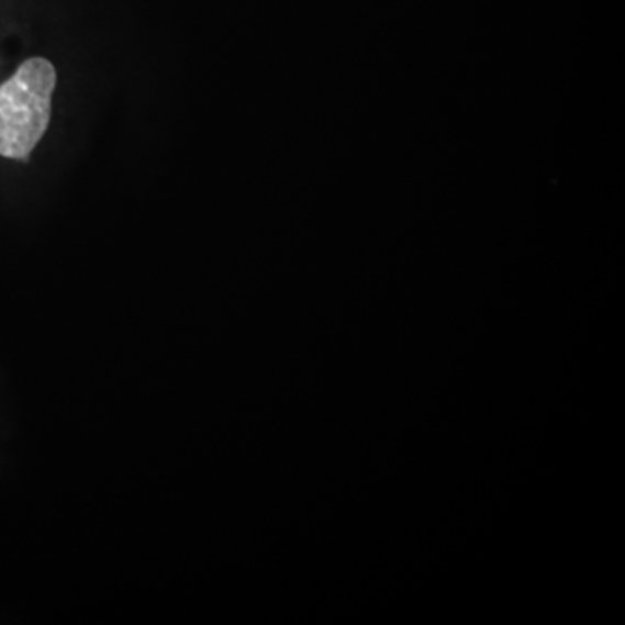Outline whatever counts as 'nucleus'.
Masks as SVG:
<instances>
[{
  "label": "nucleus",
  "instance_id": "1",
  "mask_svg": "<svg viewBox=\"0 0 625 625\" xmlns=\"http://www.w3.org/2000/svg\"><path fill=\"white\" fill-rule=\"evenodd\" d=\"M56 71L44 58L26 59L0 86V155L26 160L51 121Z\"/></svg>",
  "mask_w": 625,
  "mask_h": 625
}]
</instances>
